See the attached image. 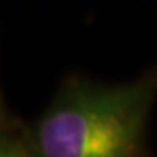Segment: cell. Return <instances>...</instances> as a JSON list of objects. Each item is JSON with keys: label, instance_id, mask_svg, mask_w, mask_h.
Masks as SVG:
<instances>
[{"label": "cell", "instance_id": "obj_1", "mask_svg": "<svg viewBox=\"0 0 157 157\" xmlns=\"http://www.w3.org/2000/svg\"><path fill=\"white\" fill-rule=\"evenodd\" d=\"M157 66L127 83L75 78L61 88L31 135L37 157L146 155Z\"/></svg>", "mask_w": 157, "mask_h": 157}, {"label": "cell", "instance_id": "obj_2", "mask_svg": "<svg viewBox=\"0 0 157 157\" xmlns=\"http://www.w3.org/2000/svg\"><path fill=\"white\" fill-rule=\"evenodd\" d=\"M34 147L31 135L24 136L0 124V157H32Z\"/></svg>", "mask_w": 157, "mask_h": 157}, {"label": "cell", "instance_id": "obj_3", "mask_svg": "<svg viewBox=\"0 0 157 157\" xmlns=\"http://www.w3.org/2000/svg\"><path fill=\"white\" fill-rule=\"evenodd\" d=\"M3 117H5V112H3V104H2V99H0V124L3 122Z\"/></svg>", "mask_w": 157, "mask_h": 157}]
</instances>
